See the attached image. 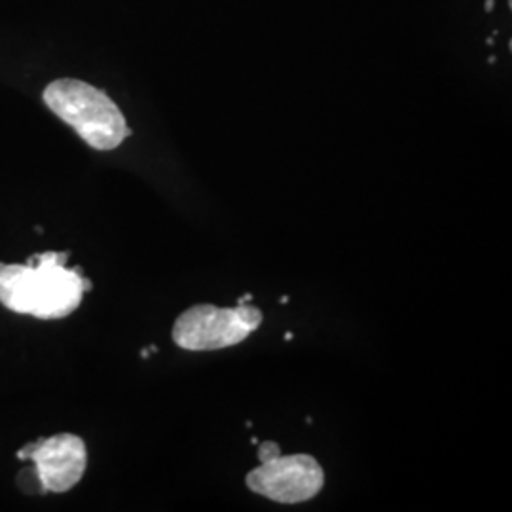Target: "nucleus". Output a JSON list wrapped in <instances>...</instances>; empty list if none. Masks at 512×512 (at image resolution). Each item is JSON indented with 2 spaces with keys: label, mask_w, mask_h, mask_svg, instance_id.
<instances>
[{
  "label": "nucleus",
  "mask_w": 512,
  "mask_h": 512,
  "mask_svg": "<svg viewBox=\"0 0 512 512\" xmlns=\"http://www.w3.org/2000/svg\"><path fill=\"white\" fill-rule=\"evenodd\" d=\"M247 488L253 494L268 497L275 503L296 505L310 501L325 486V471L319 461L308 454L275 456L262 461L247 478Z\"/></svg>",
  "instance_id": "20e7f679"
},
{
  "label": "nucleus",
  "mask_w": 512,
  "mask_h": 512,
  "mask_svg": "<svg viewBox=\"0 0 512 512\" xmlns=\"http://www.w3.org/2000/svg\"><path fill=\"white\" fill-rule=\"evenodd\" d=\"M69 253H40L29 264H0V304L37 319H63L78 310L92 283L69 270Z\"/></svg>",
  "instance_id": "f257e3e1"
},
{
  "label": "nucleus",
  "mask_w": 512,
  "mask_h": 512,
  "mask_svg": "<svg viewBox=\"0 0 512 512\" xmlns=\"http://www.w3.org/2000/svg\"><path fill=\"white\" fill-rule=\"evenodd\" d=\"M279 454H281V450H279V446L275 442H262L258 446V458H260V461H268V459L275 458Z\"/></svg>",
  "instance_id": "423d86ee"
},
{
  "label": "nucleus",
  "mask_w": 512,
  "mask_h": 512,
  "mask_svg": "<svg viewBox=\"0 0 512 512\" xmlns=\"http://www.w3.org/2000/svg\"><path fill=\"white\" fill-rule=\"evenodd\" d=\"M44 103L95 150H114L131 133L109 95L82 80H55L44 90Z\"/></svg>",
  "instance_id": "f03ea898"
},
{
  "label": "nucleus",
  "mask_w": 512,
  "mask_h": 512,
  "mask_svg": "<svg viewBox=\"0 0 512 512\" xmlns=\"http://www.w3.org/2000/svg\"><path fill=\"white\" fill-rule=\"evenodd\" d=\"M484 8H486V12H490V10H494V0H486V4H484Z\"/></svg>",
  "instance_id": "0eeeda50"
},
{
  "label": "nucleus",
  "mask_w": 512,
  "mask_h": 512,
  "mask_svg": "<svg viewBox=\"0 0 512 512\" xmlns=\"http://www.w3.org/2000/svg\"><path fill=\"white\" fill-rule=\"evenodd\" d=\"M262 319V311L247 302L236 308L198 304L177 317L171 336L186 351H217L245 342Z\"/></svg>",
  "instance_id": "7ed1b4c3"
},
{
  "label": "nucleus",
  "mask_w": 512,
  "mask_h": 512,
  "mask_svg": "<svg viewBox=\"0 0 512 512\" xmlns=\"http://www.w3.org/2000/svg\"><path fill=\"white\" fill-rule=\"evenodd\" d=\"M18 458L31 459L37 467L44 490L54 494L73 490L82 480L88 465L84 440L71 433L31 442L19 450Z\"/></svg>",
  "instance_id": "39448f33"
}]
</instances>
